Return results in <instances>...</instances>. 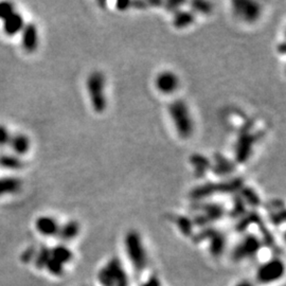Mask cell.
<instances>
[{
  "mask_svg": "<svg viewBox=\"0 0 286 286\" xmlns=\"http://www.w3.org/2000/svg\"><path fill=\"white\" fill-rule=\"evenodd\" d=\"M169 114L175 130L181 138L187 139L193 134L194 122L187 103L177 99L170 104Z\"/></svg>",
  "mask_w": 286,
  "mask_h": 286,
  "instance_id": "6da1fadb",
  "label": "cell"
},
{
  "mask_svg": "<svg viewBox=\"0 0 286 286\" xmlns=\"http://www.w3.org/2000/svg\"><path fill=\"white\" fill-rule=\"evenodd\" d=\"M101 286H129L127 272L121 260L114 257L101 268L97 275Z\"/></svg>",
  "mask_w": 286,
  "mask_h": 286,
  "instance_id": "7a4b0ae2",
  "label": "cell"
},
{
  "mask_svg": "<svg viewBox=\"0 0 286 286\" xmlns=\"http://www.w3.org/2000/svg\"><path fill=\"white\" fill-rule=\"evenodd\" d=\"M86 90L92 109L98 114H102L106 109L107 99L105 94V76L101 71L95 70L88 75Z\"/></svg>",
  "mask_w": 286,
  "mask_h": 286,
  "instance_id": "3957f363",
  "label": "cell"
},
{
  "mask_svg": "<svg viewBox=\"0 0 286 286\" xmlns=\"http://www.w3.org/2000/svg\"><path fill=\"white\" fill-rule=\"evenodd\" d=\"M124 245L130 264L137 272H142L147 265V255L140 234L135 230L128 231L124 238Z\"/></svg>",
  "mask_w": 286,
  "mask_h": 286,
  "instance_id": "277c9868",
  "label": "cell"
},
{
  "mask_svg": "<svg viewBox=\"0 0 286 286\" xmlns=\"http://www.w3.org/2000/svg\"><path fill=\"white\" fill-rule=\"evenodd\" d=\"M285 266L283 261L280 259H272L262 264L255 273V279L259 284H271L279 281L284 276Z\"/></svg>",
  "mask_w": 286,
  "mask_h": 286,
  "instance_id": "5b68a950",
  "label": "cell"
},
{
  "mask_svg": "<svg viewBox=\"0 0 286 286\" xmlns=\"http://www.w3.org/2000/svg\"><path fill=\"white\" fill-rule=\"evenodd\" d=\"M262 247V242L255 235L248 234L237 244L232 250V260L241 262L243 260L251 259L258 254Z\"/></svg>",
  "mask_w": 286,
  "mask_h": 286,
  "instance_id": "8992f818",
  "label": "cell"
},
{
  "mask_svg": "<svg viewBox=\"0 0 286 286\" xmlns=\"http://www.w3.org/2000/svg\"><path fill=\"white\" fill-rule=\"evenodd\" d=\"M235 15L246 22L257 21L262 13L261 5L255 1L249 0H238L232 3Z\"/></svg>",
  "mask_w": 286,
  "mask_h": 286,
  "instance_id": "52a82bcc",
  "label": "cell"
},
{
  "mask_svg": "<svg viewBox=\"0 0 286 286\" xmlns=\"http://www.w3.org/2000/svg\"><path fill=\"white\" fill-rule=\"evenodd\" d=\"M155 87L162 94H172L179 87L178 75L171 70H163L155 79Z\"/></svg>",
  "mask_w": 286,
  "mask_h": 286,
  "instance_id": "ba28073f",
  "label": "cell"
},
{
  "mask_svg": "<svg viewBox=\"0 0 286 286\" xmlns=\"http://www.w3.org/2000/svg\"><path fill=\"white\" fill-rule=\"evenodd\" d=\"M21 46L25 51L32 53L37 49L38 31L34 23H26L21 31Z\"/></svg>",
  "mask_w": 286,
  "mask_h": 286,
  "instance_id": "9c48e42d",
  "label": "cell"
},
{
  "mask_svg": "<svg viewBox=\"0 0 286 286\" xmlns=\"http://www.w3.org/2000/svg\"><path fill=\"white\" fill-rule=\"evenodd\" d=\"M25 20L18 12H14L9 17L2 21V29L5 35L8 36H15V35L21 33L23 27H25Z\"/></svg>",
  "mask_w": 286,
  "mask_h": 286,
  "instance_id": "30bf717a",
  "label": "cell"
},
{
  "mask_svg": "<svg viewBox=\"0 0 286 286\" xmlns=\"http://www.w3.org/2000/svg\"><path fill=\"white\" fill-rule=\"evenodd\" d=\"M35 227L40 234L45 236H56L61 225L57 220L49 215L39 216L35 222Z\"/></svg>",
  "mask_w": 286,
  "mask_h": 286,
  "instance_id": "8fae6325",
  "label": "cell"
},
{
  "mask_svg": "<svg viewBox=\"0 0 286 286\" xmlns=\"http://www.w3.org/2000/svg\"><path fill=\"white\" fill-rule=\"evenodd\" d=\"M9 146L15 156H20V155H26L29 152L31 144H30V139L25 134L17 133L12 134Z\"/></svg>",
  "mask_w": 286,
  "mask_h": 286,
  "instance_id": "7c38bea8",
  "label": "cell"
},
{
  "mask_svg": "<svg viewBox=\"0 0 286 286\" xmlns=\"http://www.w3.org/2000/svg\"><path fill=\"white\" fill-rule=\"evenodd\" d=\"M80 230V224L77 223L76 220H69V222L59 227L56 236H58V238L62 242H70L74 240V238L79 235Z\"/></svg>",
  "mask_w": 286,
  "mask_h": 286,
  "instance_id": "4fadbf2b",
  "label": "cell"
},
{
  "mask_svg": "<svg viewBox=\"0 0 286 286\" xmlns=\"http://www.w3.org/2000/svg\"><path fill=\"white\" fill-rule=\"evenodd\" d=\"M21 188V181L15 177L0 178V196L15 193Z\"/></svg>",
  "mask_w": 286,
  "mask_h": 286,
  "instance_id": "5bb4252c",
  "label": "cell"
},
{
  "mask_svg": "<svg viewBox=\"0 0 286 286\" xmlns=\"http://www.w3.org/2000/svg\"><path fill=\"white\" fill-rule=\"evenodd\" d=\"M51 258L65 265L73 259V253L65 245H56L51 249Z\"/></svg>",
  "mask_w": 286,
  "mask_h": 286,
  "instance_id": "9a60e30c",
  "label": "cell"
},
{
  "mask_svg": "<svg viewBox=\"0 0 286 286\" xmlns=\"http://www.w3.org/2000/svg\"><path fill=\"white\" fill-rule=\"evenodd\" d=\"M208 238H211V244H210V252L214 257H219L220 254L223 253L225 245H226V240L225 236L222 233H216V232L212 231L210 236Z\"/></svg>",
  "mask_w": 286,
  "mask_h": 286,
  "instance_id": "2e32d148",
  "label": "cell"
},
{
  "mask_svg": "<svg viewBox=\"0 0 286 286\" xmlns=\"http://www.w3.org/2000/svg\"><path fill=\"white\" fill-rule=\"evenodd\" d=\"M194 20V14L188 11H181L175 14L174 18H173V25H174L175 28H186L190 26Z\"/></svg>",
  "mask_w": 286,
  "mask_h": 286,
  "instance_id": "e0dca14e",
  "label": "cell"
},
{
  "mask_svg": "<svg viewBox=\"0 0 286 286\" xmlns=\"http://www.w3.org/2000/svg\"><path fill=\"white\" fill-rule=\"evenodd\" d=\"M51 258V249L46 246H41L38 251H36V255H35V266L38 269H43L46 267L48 261Z\"/></svg>",
  "mask_w": 286,
  "mask_h": 286,
  "instance_id": "ac0fdd59",
  "label": "cell"
},
{
  "mask_svg": "<svg viewBox=\"0 0 286 286\" xmlns=\"http://www.w3.org/2000/svg\"><path fill=\"white\" fill-rule=\"evenodd\" d=\"M0 166L5 169H18L21 166V161L15 155H1L0 156Z\"/></svg>",
  "mask_w": 286,
  "mask_h": 286,
  "instance_id": "d6986e66",
  "label": "cell"
},
{
  "mask_svg": "<svg viewBox=\"0 0 286 286\" xmlns=\"http://www.w3.org/2000/svg\"><path fill=\"white\" fill-rule=\"evenodd\" d=\"M45 268H47L48 271H49L51 275L56 276V277L62 276L64 273V265L59 263V262H57L53 258H50V260L48 261V263Z\"/></svg>",
  "mask_w": 286,
  "mask_h": 286,
  "instance_id": "ffe728a7",
  "label": "cell"
},
{
  "mask_svg": "<svg viewBox=\"0 0 286 286\" xmlns=\"http://www.w3.org/2000/svg\"><path fill=\"white\" fill-rule=\"evenodd\" d=\"M14 5L11 2L2 1L0 2V20H4L7 17H9L12 13H14Z\"/></svg>",
  "mask_w": 286,
  "mask_h": 286,
  "instance_id": "44dd1931",
  "label": "cell"
},
{
  "mask_svg": "<svg viewBox=\"0 0 286 286\" xmlns=\"http://www.w3.org/2000/svg\"><path fill=\"white\" fill-rule=\"evenodd\" d=\"M11 132L8 129L7 126L0 124V147L9 145V142L11 140Z\"/></svg>",
  "mask_w": 286,
  "mask_h": 286,
  "instance_id": "7402d4cb",
  "label": "cell"
},
{
  "mask_svg": "<svg viewBox=\"0 0 286 286\" xmlns=\"http://www.w3.org/2000/svg\"><path fill=\"white\" fill-rule=\"evenodd\" d=\"M178 226L183 234L189 235L192 232V222L187 217H180L178 219Z\"/></svg>",
  "mask_w": 286,
  "mask_h": 286,
  "instance_id": "603a6c76",
  "label": "cell"
},
{
  "mask_svg": "<svg viewBox=\"0 0 286 286\" xmlns=\"http://www.w3.org/2000/svg\"><path fill=\"white\" fill-rule=\"evenodd\" d=\"M35 255H36V250L34 247H30L21 254V261L25 262V263H30L33 259H35Z\"/></svg>",
  "mask_w": 286,
  "mask_h": 286,
  "instance_id": "cb8c5ba5",
  "label": "cell"
},
{
  "mask_svg": "<svg viewBox=\"0 0 286 286\" xmlns=\"http://www.w3.org/2000/svg\"><path fill=\"white\" fill-rule=\"evenodd\" d=\"M194 10L200 12V13H209L211 11V4L208 2H194Z\"/></svg>",
  "mask_w": 286,
  "mask_h": 286,
  "instance_id": "d4e9b609",
  "label": "cell"
},
{
  "mask_svg": "<svg viewBox=\"0 0 286 286\" xmlns=\"http://www.w3.org/2000/svg\"><path fill=\"white\" fill-rule=\"evenodd\" d=\"M140 286H162L161 281L156 276H152L148 278L144 283H142Z\"/></svg>",
  "mask_w": 286,
  "mask_h": 286,
  "instance_id": "484cf974",
  "label": "cell"
},
{
  "mask_svg": "<svg viewBox=\"0 0 286 286\" xmlns=\"http://www.w3.org/2000/svg\"><path fill=\"white\" fill-rule=\"evenodd\" d=\"M235 286H254V285L249 281H241V282H238Z\"/></svg>",
  "mask_w": 286,
  "mask_h": 286,
  "instance_id": "4316f807",
  "label": "cell"
}]
</instances>
